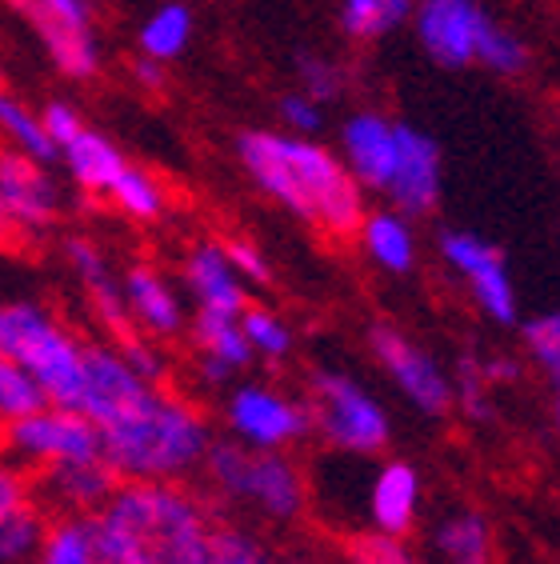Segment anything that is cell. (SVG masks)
<instances>
[{
    "mask_svg": "<svg viewBox=\"0 0 560 564\" xmlns=\"http://www.w3.org/2000/svg\"><path fill=\"white\" fill-rule=\"evenodd\" d=\"M493 529L476 509H453L429 532V564H493Z\"/></svg>",
    "mask_w": 560,
    "mask_h": 564,
    "instance_id": "obj_25",
    "label": "cell"
},
{
    "mask_svg": "<svg viewBox=\"0 0 560 564\" xmlns=\"http://www.w3.org/2000/svg\"><path fill=\"white\" fill-rule=\"evenodd\" d=\"M112 564H208L216 512L184 480H120L97 509Z\"/></svg>",
    "mask_w": 560,
    "mask_h": 564,
    "instance_id": "obj_3",
    "label": "cell"
},
{
    "mask_svg": "<svg viewBox=\"0 0 560 564\" xmlns=\"http://www.w3.org/2000/svg\"><path fill=\"white\" fill-rule=\"evenodd\" d=\"M453 409H461L469 421L485 424L493 416V384L481 372V357H461L453 372Z\"/></svg>",
    "mask_w": 560,
    "mask_h": 564,
    "instance_id": "obj_33",
    "label": "cell"
},
{
    "mask_svg": "<svg viewBox=\"0 0 560 564\" xmlns=\"http://www.w3.org/2000/svg\"><path fill=\"white\" fill-rule=\"evenodd\" d=\"M309 421L324 445L345 456H377L392 441V416L345 369H316L309 377Z\"/></svg>",
    "mask_w": 560,
    "mask_h": 564,
    "instance_id": "obj_5",
    "label": "cell"
},
{
    "mask_svg": "<svg viewBox=\"0 0 560 564\" xmlns=\"http://www.w3.org/2000/svg\"><path fill=\"white\" fill-rule=\"evenodd\" d=\"M0 205L17 237L36 240L53 232L65 213V188L56 181L53 161L21 149H0Z\"/></svg>",
    "mask_w": 560,
    "mask_h": 564,
    "instance_id": "obj_11",
    "label": "cell"
},
{
    "mask_svg": "<svg viewBox=\"0 0 560 564\" xmlns=\"http://www.w3.org/2000/svg\"><path fill=\"white\" fill-rule=\"evenodd\" d=\"M237 161L272 205L321 228L324 237H356L368 213V193L356 185L341 152L324 149L313 137L248 129L237 137Z\"/></svg>",
    "mask_w": 560,
    "mask_h": 564,
    "instance_id": "obj_1",
    "label": "cell"
},
{
    "mask_svg": "<svg viewBox=\"0 0 560 564\" xmlns=\"http://www.w3.org/2000/svg\"><path fill=\"white\" fill-rule=\"evenodd\" d=\"M412 9L417 0H341V33L353 36V41H385L388 33H397L400 24L412 21Z\"/></svg>",
    "mask_w": 560,
    "mask_h": 564,
    "instance_id": "obj_29",
    "label": "cell"
},
{
    "mask_svg": "<svg viewBox=\"0 0 560 564\" xmlns=\"http://www.w3.org/2000/svg\"><path fill=\"white\" fill-rule=\"evenodd\" d=\"M65 264L73 272V281L80 284V293L88 301V313L97 316V325L108 337L120 340L137 333L125 308V293H120V272L112 269L108 252L100 249L93 237H68L65 240Z\"/></svg>",
    "mask_w": 560,
    "mask_h": 564,
    "instance_id": "obj_16",
    "label": "cell"
},
{
    "mask_svg": "<svg viewBox=\"0 0 560 564\" xmlns=\"http://www.w3.org/2000/svg\"><path fill=\"white\" fill-rule=\"evenodd\" d=\"M56 161L65 164V176L80 188V193L100 196V200H105V193L112 188V181L125 173L129 156L120 152V144L112 141V137H105L100 129L85 124L73 141L56 149Z\"/></svg>",
    "mask_w": 560,
    "mask_h": 564,
    "instance_id": "obj_22",
    "label": "cell"
},
{
    "mask_svg": "<svg viewBox=\"0 0 560 564\" xmlns=\"http://www.w3.org/2000/svg\"><path fill=\"white\" fill-rule=\"evenodd\" d=\"M420 505H424V485L417 468L409 460H380L365 497L368 524L388 536H409L420 521Z\"/></svg>",
    "mask_w": 560,
    "mask_h": 564,
    "instance_id": "obj_20",
    "label": "cell"
},
{
    "mask_svg": "<svg viewBox=\"0 0 560 564\" xmlns=\"http://www.w3.org/2000/svg\"><path fill=\"white\" fill-rule=\"evenodd\" d=\"M345 564H429L412 549L405 536H388V532H356L345 544Z\"/></svg>",
    "mask_w": 560,
    "mask_h": 564,
    "instance_id": "obj_32",
    "label": "cell"
},
{
    "mask_svg": "<svg viewBox=\"0 0 560 564\" xmlns=\"http://www.w3.org/2000/svg\"><path fill=\"white\" fill-rule=\"evenodd\" d=\"M520 340H525V352L537 369H545L549 377H560V308L525 321Z\"/></svg>",
    "mask_w": 560,
    "mask_h": 564,
    "instance_id": "obj_35",
    "label": "cell"
},
{
    "mask_svg": "<svg viewBox=\"0 0 560 564\" xmlns=\"http://www.w3.org/2000/svg\"><path fill=\"white\" fill-rule=\"evenodd\" d=\"M277 117H280V129L292 132V137H316V132L324 129V105H316L309 93H289V97H280Z\"/></svg>",
    "mask_w": 560,
    "mask_h": 564,
    "instance_id": "obj_38",
    "label": "cell"
},
{
    "mask_svg": "<svg viewBox=\"0 0 560 564\" xmlns=\"http://www.w3.org/2000/svg\"><path fill=\"white\" fill-rule=\"evenodd\" d=\"M220 416H225L228 436L248 448L292 453L304 436L313 433L304 397H292V392L265 384V380H240V384H233Z\"/></svg>",
    "mask_w": 560,
    "mask_h": 564,
    "instance_id": "obj_8",
    "label": "cell"
},
{
    "mask_svg": "<svg viewBox=\"0 0 560 564\" xmlns=\"http://www.w3.org/2000/svg\"><path fill=\"white\" fill-rule=\"evenodd\" d=\"M189 340H193L196 352V372L205 384L220 389L233 377L252 365V348L245 340V328H240V316H225V313H193L189 316Z\"/></svg>",
    "mask_w": 560,
    "mask_h": 564,
    "instance_id": "obj_19",
    "label": "cell"
},
{
    "mask_svg": "<svg viewBox=\"0 0 560 564\" xmlns=\"http://www.w3.org/2000/svg\"><path fill=\"white\" fill-rule=\"evenodd\" d=\"M488 17L481 0H417L412 9V33L432 65L469 68L476 65L481 36L488 33Z\"/></svg>",
    "mask_w": 560,
    "mask_h": 564,
    "instance_id": "obj_12",
    "label": "cell"
},
{
    "mask_svg": "<svg viewBox=\"0 0 560 564\" xmlns=\"http://www.w3.org/2000/svg\"><path fill=\"white\" fill-rule=\"evenodd\" d=\"M100 456L120 480H189L213 448V421L169 384H144L97 421Z\"/></svg>",
    "mask_w": 560,
    "mask_h": 564,
    "instance_id": "obj_2",
    "label": "cell"
},
{
    "mask_svg": "<svg viewBox=\"0 0 560 564\" xmlns=\"http://www.w3.org/2000/svg\"><path fill=\"white\" fill-rule=\"evenodd\" d=\"M240 328H245V340L257 360H272V365H277V360L289 357L292 345H297L289 321L280 313H272V308H265V304L248 301L245 313H240Z\"/></svg>",
    "mask_w": 560,
    "mask_h": 564,
    "instance_id": "obj_30",
    "label": "cell"
},
{
    "mask_svg": "<svg viewBox=\"0 0 560 564\" xmlns=\"http://www.w3.org/2000/svg\"><path fill=\"white\" fill-rule=\"evenodd\" d=\"M33 480L36 497L53 517H61V512H97L120 485L117 473L105 465V456L44 468V473H33Z\"/></svg>",
    "mask_w": 560,
    "mask_h": 564,
    "instance_id": "obj_21",
    "label": "cell"
},
{
    "mask_svg": "<svg viewBox=\"0 0 560 564\" xmlns=\"http://www.w3.org/2000/svg\"><path fill=\"white\" fill-rule=\"evenodd\" d=\"M272 564H324L321 556H309V553H297V556H280V561Z\"/></svg>",
    "mask_w": 560,
    "mask_h": 564,
    "instance_id": "obj_44",
    "label": "cell"
},
{
    "mask_svg": "<svg viewBox=\"0 0 560 564\" xmlns=\"http://www.w3.org/2000/svg\"><path fill=\"white\" fill-rule=\"evenodd\" d=\"M552 421H557V433H560V377H552Z\"/></svg>",
    "mask_w": 560,
    "mask_h": 564,
    "instance_id": "obj_45",
    "label": "cell"
},
{
    "mask_svg": "<svg viewBox=\"0 0 560 564\" xmlns=\"http://www.w3.org/2000/svg\"><path fill=\"white\" fill-rule=\"evenodd\" d=\"M225 252H228V261H233V269H237V276L248 284V289H265V284L272 281V264H269V257L260 252V245L237 237V240H225Z\"/></svg>",
    "mask_w": 560,
    "mask_h": 564,
    "instance_id": "obj_39",
    "label": "cell"
},
{
    "mask_svg": "<svg viewBox=\"0 0 560 564\" xmlns=\"http://www.w3.org/2000/svg\"><path fill=\"white\" fill-rule=\"evenodd\" d=\"M193 33H196L193 9H189L184 0H164V4H157V9L140 21L137 48H140V56H149V61L173 65L176 56L189 53Z\"/></svg>",
    "mask_w": 560,
    "mask_h": 564,
    "instance_id": "obj_26",
    "label": "cell"
},
{
    "mask_svg": "<svg viewBox=\"0 0 560 564\" xmlns=\"http://www.w3.org/2000/svg\"><path fill=\"white\" fill-rule=\"evenodd\" d=\"M33 564H112L97 512H61L44 524Z\"/></svg>",
    "mask_w": 560,
    "mask_h": 564,
    "instance_id": "obj_24",
    "label": "cell"
},
{
    "mask_svg": "<svg viewBox=\"0 0 560 564\" xmlns=\"http://www.w3.org/2000/svg\"><path fill=\"white\" fill-rule=\"evenodd\" d=\"M12 237H17V232H12V225H9V213H4V205H0V249H4V245H9Z\"/></svg>",
    "mask_w": 560,
    "mask_h": 564,
    "instance_id": "obj_43",
    "label": "cell"
},
{
    "mask_svg": "<svg viewBox=\"0 0 560 564\" xmlns=\"http://www.w3.org/2000/svg\"><path fill=\"white\" fill-rule=\"evenodd\" d=\"M9 4L61 76L93 80L100 73L105 53H100L93 0H9Z\"/></svg>",
    "mask_w": 560,
    "mask_h": 564,
    "instance_id": "obj_7",
    "label": "cell"
},
{
    "mask_svg": "<svg viewBox=\"0 0 560 564\" xmlns=\"http://www.w3.org/2000/svg\"><path fill=\"white\" fill-rule=\"evenodd\" d=\"M41 404H44V392L36 389V380L29 377L17 360L0 352V424L33 413V409H41Z\"/></svg>",
    "mask_w": 560,
    "mask_h": 564,
    "instance_id": "obj_34",
    "label": "cell"
},
{
    "mask_svg": "<svg viewBox=\"0 0 560 564\" xmlns=\"http://www.w3.org/2000/svg\"><path fill=\"white\" fill-rule=\"evenodd\" d=\"M532 61L528 44L520 41V33L505 29V24H488V33L481 36V48H476V65L488 68L493 76H520Z\"/></svg>",
    "mask_w": 560,
    "mask_h": 564,
    "instance_id": "obj_31",
    "label": "cell"
},
{
    "mask_svg": "<svg viewBox=\"0 0 560 564\" xmlns=\"http://www.w3.org/2000/svg\"><path fill=\"white\" fill-rule=\"evenodd\" d=\"M132 80H137L140 88H149V93H161V88H164V65H161V61L140 56L137 65H132Z\"/></svg>",
    "mask_w": 560,
    "mask_h": 564,
    "instance_id": "obj_41",
    "label": "cell"
},
{
    "mask_svg": "<svg viewBox=\"0 0 560 564\" xmlns=\"http://www.w3.org/2000/svg\"><path fill=\"white\" fill-rule=\"evenodd\" d=\"M120 293H125V308L140 337L152 340H176L189 328V308H184V293L169 272L157 264L137 261L120 272Z\"/></svg>",
    "mask_w": 560,
    "mask_h": 564,
    "instance_id": "obj_14",
    "label": "cell"
},
{
    "mask_svg": "<svg viewBox=\"0 0 560 564\" xmlns=\"http://www.w3.org/2000/svg\"><path fill=\"white\" fill-rule=\"evenodd\" d=\"M44 524L49 509L36 497L33 473L0 456V564H33Z\"/></svg>",
    "mask_w": 560,
    "mask_h": 564,
    "instance_id": "obj_15",
    "label": "cell"
},
{
    "mask_svg": "<svg viewBox=\"0 0 560 564\" xmlns=\"http://www.w3.org/2000/svg\"><path fill=\"white\" fill-rule=\"evenodd\" d=\"M444 169H441V144L417 124L397 120V169L388 181L385 196L388 205L400 208L405 217H429L441 200Z\"/></svg>",
    "mask_w": 560,
    "mask_h": 564,
    "instance_id": "obj_13",
    "label": "cell"
},
{
    "mask_svg": "<svg viewBox=\"0 0 560 564\" xmlns=\"http://www.w3.org/2000/svg\"><path fill=\"white\" fill-rule=\"evenodd\" d=\"M201 473L216 500L265 524H297L309 512V477L292 453L248 448L228 436L213 441Z\"/></svg>",
    "mask_w": 560,
    "mask_h": 564,
    "instance_id": "obj_4",
    "label": "cell"
},
{
    "mask_svg": "<svg viewBox=\"0 0 560 564\" xmlns=\"http://www.w3.org/2000/svg\"><path fill=\"white\" fill-rule=\"evenodd\" d=\"M105 200L117 208L120 217L137 220V225H157V220L169 213V188H164V181L132 161L125 164V173L112 181Z\"/></svg>",
    "mask_w": 560,
    "mask_h": 564,
    "instance_id": "obj_27",
    "label": "cell"
},
{
    "mask_svg": "<svg viewBox=\"0 0 560 564\" xmlns=\"http://www.w3.org/2000/svg\"><path fill=\"white\" fill-rule=\"evenodd\" d=\"M356 240H360L368 261L388 276H405V272L417 269V228H412V217H405L400 208H368L360 228H356Z\"/></svg>",
    "mask_w": 560,
    "mask_h": 564,
    "instance_id": "obj_23",
    "label": "cell"
},
{
    "mask_svg": "<svg viewBox=\"0 0 560 564\" xmlns=\"http://www.w3.org/2000/svg\"><path fill=\"white\" fill-rule=\"evenodd\" d=\"M481 372H485V380L496 389L500 380L517 377V360H508V357H481Z\"/></svg>",
    "mask_w": 560,
    "mask_h": 564,
    "instance_id": "obj_42",
    "label": "cell"
},
{
    "mask_svg": "<svg viewBox=\"0 0 560 564\" xmlns=\"http://www.w3.org/2000/svg\"><path fill=\"white\" fill-rule=\"evenodd\" d=\"M368 348L385 377L392 380V389L429 421L453 413V372L444 369L441 360L432 357L429 348L417 345L409 333H400L392 325H373L368 328Z\"/></svg>",
    "mask_w": 560,
    "mask_h": 564,
    "instance_id": "obj_9",
    "label": "cell"
},
{
    "mask_svg": "<svg viewBox=\"0 0 560 564\" xmlns=\"http://www.w3.org/2000/svg\"><path fill=\"white\" fill-rule=\"evenodd\" d=\"M117 348L125 352V360H129L144 380H152V384H164V380H169V357H164L161 340L129 333V337L117 340Z\"/></svg>",
    "mask_w": 560,
    "mask_h": 564,
    "instance_id": "obj_37",
    "label": "cell"
},
{
    "mask_svg": "<svg viewBox=\"0 0 560 564\" xmlns=\"http://www.w3.org/2000/svg\"><path fill=\"white\" fill-rule=\"evenodd\" d=\"M297 68H301V93H309L316 105H333V100H341V93H345V85H348V76H345V68L336 65V61L313 53V56H301V61H297Z\"/></svg>",
    "mask_w": 560,
    "mask_h": 564,
    "instance_id": "obj_36",
    "label": "cell"
},
{
    "mask_svg": "<svg viewBox=\"0 0 560 564\" xmlns=\"http://www.w3.org/2000/svg\"><path fill=\"white\" fill-rule=\"evenodd\" d=\"M184 293L193 301V313H225L240 316L248 304V284L237 276L225 252V240H201L184 252L181 264Z\"/></svg>",
    "mask_w": 560,
    "mask_h": 564,
    "instance_id": "obj_18",
    "label": "cell"
},
{
    "mask_svg": "<svg viewBox=\"0 0 560 564\" xmlns=\"http://www.w3.org/2000/svg\"><path fill=\"white\" fill-rule=\"evenodd\" d=\"M441 261L456 272V281L469 289L473 304L493 325H517L520 321L517 284H513L505 252L496 249L493 240L476 237L469 228H449L441 237Z\"/></svg>",
    "mask_w": 560,
    "mask_h": 564,
    "instance_id": "obj_10",
    "label": "cell"
},
{
    "mask_svg": "<svg viewBox=\"0 0 560 564\" xmlns=\"http://www.w3.org/2000/svg\"><path fill=\"white\" fill-rule=\"evenodd\" d=\"M0 453L29 473L100 456V433L80 409L44 401L33 413L0 424Z\"/></svg>",
    "mask_w": 560,
    "mask_h": 564,
    "instance_id": "obj_6",
    "label": "cell"
},
{
    "mask_svg": "<svg viewBox=\"0 0 560 564\" xmlns=\"http://www.w3.org/2000/svg\"><path fill=\"white\" fill-rule=\"evenodd\" d=\"M0 149L33 152L41 161L56 164V149L41 124V109H33V105H29L17 88L4 85V80H0Z\"/></svg>",
    "mask_w": 560,
    "mask_h": 564,
    "instance_id": "obj_28",
    "label": "cell"
},
{
    "mask_svg": "<svg viewBox=\"0 0 560 564\" xmlns=\"http://www.w3.org/2000/svg\"><path fill=\"white\" fill-rule=\"evenodd\" d=\"M341 161L365 193L385 196L397 169V120L385 112L360 109L341 124Z\"/></svg>",
    "mask_w": 560,
    "mask_h": 564,
    "instance_id": "obj_17",
    "label": "cell"
},
{
    "mask_svg": "<svg viewBox=\"0 0 560 564\" xmlns=\"http://www.w3.org/2000/svg\"><path fill=\"white\" fill-rule=\"evenodd\" d=\"M41 124H44V132H49L53 149H61V144H68L76 132L85 129L88 120L80 117V109L68 105V100H49V105L41 109Z\"/></svg>",
    "mask_w": 560,
    "mask_h": 564,
    "instance_id": "obj_40",
    "label": "cell"
}]
</instances>
